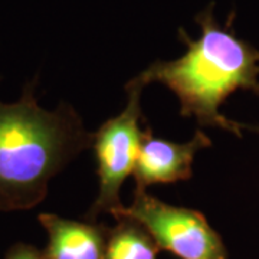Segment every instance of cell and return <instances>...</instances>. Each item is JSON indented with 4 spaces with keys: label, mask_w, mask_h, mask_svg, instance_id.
Segmentation results:
<instances>
[{
    "label": "cell",
    "mask_w": 259,
    "mask_h": 259,
    "mask_svg": "<svg viewBox=\"0 0 259 259\" xmlns=\"http://www.w3.org/2000/svg\"><path fill=\"white\" fill-rule=\"evenodd\" d=\"M48 233V259H104L108 228L94 221H72L54 213L37 216Z\"/></svg>",
    "instance_id": "cell-6"
},
{
    "label": "cell",
    "mask_w": 259,
    "mask_h": 259,
    "mask_svg": "<svg viewBox=\"0 0 259 259\" xmlns=\"http://www.w3.org/2000/svg\"><path fill=\"white\" fill-rule=\"evenodd\" d=\"M3 259H48L47 255L39 250L36 246L29 245V243H23V242H18L15 245H12L9 250L6 252Z\"/></svg>",
    "instance_id": "cell-8"
},
{
    "label": "cell",
    "mask_w": 259,
    "mask_h": 259,
    "mask_svg": "<svg viewBox=\"0 0 259 259\" xmlns=\"http://www.w3.org/2000/svg\"><path fill=\"white\" fill-rule=\"evenodd\" d=\"M213 6L209 3L194 16L200 26L197 39L179 29V40L187 48L183 55L156 61L133 79L143 87L151 82L166 85L179 100L182 117L242 137V124L226 118L221 105L238 90L259 95V49L236 36L232 26L235 12L221 26Z\"/></svg>",
    "instance_id": "cell-1"
},
{
    "label": "cell",
    "mask_w": 259,
    "mask_h": 259,
    "mask_svg": "<svg viewBox=\"0 0 259 259\" xmlns=\"http://www.w3.org/2000/svg\"><path fill=\"white\" fill-rule=\"evenodd\" d=\"M140 223L157 243L180 259H226L222 238L207 222L206 216L187 207H177L158 200L144 189H134L130 206L112 214Z\"/></svg>",
    "instance_id": "cell-4"
},
{
    "label": "cell",
    "mask_w": 259,
    "mask_h": 259,
    "mask_svg": "<svg viewBox=\"0 0 259 259\" xmlns=\"http://www.w3.org/2000/svg\"><path fill=\"white\" fill-rule=\"evenodd\" d=\"M160 248L140 223L128 218H117L108 228L104 259H157Z\"/></svg>",
    "instance_id": "cell-7"
},
{
    "label": "cell",
    "mask_w": 259,
    "mask_h": 259,
    "mask_svg": "<svg viewBox=\"0 0 259 259\" xmlns=\"http://www.w3.org/2000/svg\"><path fill=\"white\" fill-rule=\"evenodd\" d=\"M242 128H246L249 130V131H253V133L259 134V125H246V124H242Z\"/></svg>",
    "instance_id": "cell-9"
},
{
    "label": "cell",
    "mask_w": 259,
    "mask_h": 259,
    "mask_svg": "<svg viewBox=\"0 0 259 259\" xmlns=\"http://www.w3.org/2000/svg\"><path fill=\"white\" fill-rule=\"evenodd\" d=\"M37 81L16 102L0 101V210H29L45 200L51 179L83 150L93 134L68 102L54 111L37 104Z\"/></svg>",
    "instance_id": "cell-2"
},
{
    "label": "cell",
    "mask_w": 259,
    "mask_h": 259,
    "mask_svg": "<svg viewBox=\"0 0 259 259\" xmlns=\"http://www.w3.org/2000/svg\"><path fill=\"white\" fill-rule=\"evenodd\" d=\"M212 146L210 139L197 130L187 143H175L160 139L146 127L140 144L137 164L133 171L136 189L147 190L148 186L168 185L192 177L194 156Z\"/></svg>",
    "instance_id": "cell-5"
},
{
    "label": "cell",
    "mask_w": 259,
    "mask_h": 259,
    "mask_svg": "<svg viewBox=\"0 0 259 259\" xmlns=\"http://www.w3.org/2000/svg\"><path fill=\"white\" fill-rule=\"evenodd\" d=\"M144 87L131 79L125 85L127 105L122 111L102 122L93 134V146L97 161L98 196L85 214L87 221H97L102 213L114 214L124 207L121 203V186L125 179L133 175L143 131L141 120V93Z\"/></svg>",
    "instance_id": "cell-3"
}]
</instances>
